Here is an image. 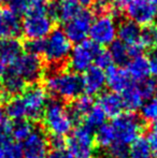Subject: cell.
I'll return each instance as SVG.
<instances>
[{
	"instance_id": "45",
	"label": "cell",
	"mask_w": 157,
	"mask_h": 158,
	"mask_svg": "<svg viewBox=\"0 0 157 158\" xmlns=\"http://www.w3.org/2000/svg\"><path fill=\"white\" fill-rule=\"evenodd\" d=\"M11 0H0V3H4V2H10Z\"/></svg>"
},
{
	"instance_id": "1",
	"label": "cell",
	"mask_w": 157,
	"mask_h": 158,
	"mask_svg": "<svg viewBox=\"0 0 157 158\" xmlns=\"http://www.w3.org/2000/svg\"><path fill=\"white\" fill-rule=\"evenodd\" d=\"M45 90L57 100L73 101L84 92L83 79L79 73L61 68L50 70L44 80Z\"/></svg>"
},
{
	"instance_id": "29",
	"label": "cell",
	"mask_w": 157,
	"mask_h": 158,
	"mask_svg": "<svg viewBox=\"0 0 157 158\" xmlns=\"http://www.w3.org/2000/svg\"><path fill=\"white\" fill-rule=\"evenodd\" d=\"M109 53L111 55L112 61L115 64H118V66L122 64H126L128 63V60L130 59V55L128 52L127 45L121 42L119 40L114 41L112 44H110Z\"/></svg>"
},
{
	"instance_id": "11",
	"label": "cell",
	"mask_w": 157,
	"mask_h": 158,
	"mask_svg": "<svg viewBox=\"0 0 157 158\" xmlns=\"http://www.w3.org/2000/svg\"><path fill=\"white\" fill-rule=\"evenodd\" d=\"M94 21V14L88 10H83L76 17L65 24L64 32L71 43H81L85 41L89 35L92 23Z\"/></svg>"
},
{
	"instance_id": "23",
	"label": "cell",
	"mask_w": 157,
	"mask_h": 158,
	"mask_svg": "<svg viewBox=\"0 0 157 158\" xmlns=\"http://www.w3.org/2000/svg\"><path fill=\"white\" fill-rule=\"evenodd\" d=\"M121 96L122 99H123L124 108L128 112L134 113V111L140 110L141 106L145 101V98L141 94L137 84H132L129 88H127L125 92L122 93Z\"/></svg>"
},
{
	"instance_id": "40",
	"label": "cell",
	"mask_w": 157,
	"mask_h": 158,
	"mask_svg": "<svg viewBox=\"0 0 157 158\" xmlns=\"http://www.w3.org/2000/svg\"><path fill=\"white\" fill-rule=\"evenodd\" d=\"M10 99V96L4 89V85H3V81L0 77V103H6Z\"/></svg>"
},
{
	"instance_id": "41",
	"label": "cell",
	"mask_w": 157,
	"mask_h": 158,
	"mask_svg": "<svg viewBox=\"0 0 157 158\" xmlns=\"http://www.w3.org/2000/svg\"><path fill=\"white\" fill-rule=\"evenodd\" d=\"M130 1H131V0H113V3H114V6H115V8L122 9V8H126V6H127Z\"/></svg>"
},
{
	"instance_id": "32",
	"label": "cell",
	"mask_w": 157,
	"mask_h": 158,
	"mask_svg": "<svg viewBox=\"0 0 157 158\" xmlns=\"http://www.w3.org/2000/svg\"><path fill=\"white\" fill-rule=\"evenodd\" d=\"M140 116L143 122L154 123L157 121V97L147 99L140 108Z\"/></svg>"
},
{
	"instance_id": "34",
	"label": "cell",
	"mask_w": 157,
	"mask_h": 158,
	"mask_svg": "<svg viewBox=\"0 0 157 158\" xmlns=\"http://www.w3.org/2000/svg\"><path fill=\"white\" fill-rule=\"evenodd\" d=\"M94 63H95V66L99 67L100 69L105 70V69H108L109 67H111L113 61H112L111 55H110L109 51L100 48V50H99L98 53L96 54Z\"/></svg>"
},
{
	"instance_id": "27",
	"label": "cell",
	"mask_w": 157,
	"mask_h": 158,
	"mask_svg": "<svg viewBox=\"0 0 157 158\" xmlns=\"http://www.w3.org/2000/svg\"><path fill=\"white\" fill-rule=\"evenodd\" d=\"M127 158H155L147 138L139 137L130 144Z\"/></svg>"
},
{
	"instance_id": "33",
	"label": "cell",
	"mask_w": 157,
	"mask_h": 158,
	"mask_svg": "<svg viewBox=\"0 0 157 158\" xmlns=\"http://www.w3.org/2000/svg\"><path fill=\"white\" fill-rule=\"evenodd\" d=\"M137 86L140 89L141 94L143 95V97L147 99H150L152 98L154 95L156 94V89H157V81H155L154 79H147L143 80V81L140 82H136Z\"/></svg>"
},
{
	"instance_id": "46",
	"label": "cell",
	"mask_w": 157,
	"mask_h": 158,
	"mask_svg": "<svg viewBox=\"0 0 157 158\" xmlns=\"http://www.w3.org/2000/svg\"><path fill=\"white\" fill-rule=\"evenodd\" d=\"M151 1H152V2H153V3H154V4H155V6H157V0H151Z\"/></svg>"
},
{
	"instance_id": "18",
	"label": "cell",
	"mask_w": 157,
	"mask_h": 158,
	"mask_svg": "<svg viewBox=\"0 0 157 158\" xmlns=\"http://www.w3.org/2000/svg\"><path fill=\"white\" fill-rule=\"evenodd\" d=\"M81 6L73 0H60L57 4H50L48 14L53 19L68 23L81 12Z\"/></svg>"
},
{
	"instance_id": "28",
	"label": "cell",
	"mask_w": 157,
	"mask_h": 158,
	"mask_svg": "<svg viewBox=\"0 0 157 158\" xmlns=\"http://www.w3.org/2000/svg\"><path fill=\"white\" fill-rule=\"evenodd\" d=\"M105 119H107L105 113L103 112L102 109L98 104H96L90 109V111L87 113L85 118L83 119V125H85L89 129H92L93 131H95L97 128L105 124Z\"/></svg>"
},
{
	"instance_id": "26",
	"label": "cell",
	"mask_w": 157,
	"mask_h": 158,
	"mask_svg": "<svg viewBox=\"0 0 157 158\" xmlns=\"http://www.w3.org/2000/svg\"><path fill=\"white\" fill-rule=\"evenodd\" d=\"M95 143L101 148H109L115 142V135L111 124H103L94 131Z\"/></svg>"
},
{
	"instance_id": "5",
	"label": "cell",
	"mask_w": 157,
	"mask_h": 158,
	"mask_svg": "<svg viewBox=\"0 0 157 158\" xmlns=\"http://www.w3.org/2000/svg\"><path fill=\"white\" fill-rule=\"evenodd\" d=\"M66 146L74 158H94L96 153L94 131L82 124L68 135Z\"/></svg>"
},
{
	"instance_id": "7",
	"label": "cell",
	"mask_w": 157,
	"mask_h": 158,
	"mask_svg": "<svg viewBox=\"0 0 157 158\" xmlns=\"http://www.w3.org/2000/svg\"><path fill=\"white\" fill-rule=\"evenodd\" d=\"M118 35V25L115 17L111 13L99 14L94 19L90 26L89 37L99 46L110 45Z\"/></svg>"
},
{
	"instance_id": "42",
	"label": "cell",
	"mask_w": 157,
	"mask_h": 158,
	"mask_svg": "<svg viewBox=\"0 0 157 158\" xmlns=\"http://www.w3.org/2000/svg\"><path fill=\"white\" fill-rule=\"evenodd\" d=\"M73 1L76 2L80 6H88L93 3L94 0H73Z\"/></svg>"
},
{
	"instance_id": "15",
	"label": "cell",
	"mask_w": 157,
	"mask_h": 158,
	"mask_svg": "<svg viewBox=\"0 0 157 158\" xmlns=\"http://www.w3.org/2000/svg\"><path fill=\"white\" fill-rule=\"evenodd\" d=\"M22 33L19 15L10 8H0V39H17Z\"/></svg>"
},
{
	"instance_id": "39",
	"label": "cell",
	"mask_w": 157,
	"mask_h": 158,
	"mask_svg": "<svg viewBox=\"0 0 157 158\" xmlns=\"http://www.w3.org/2000/svg\"><path fill=\"white\" fill-rule=\"evenodd\" d=\"M48 158H74L72 154L69 152L67 148H52L48 153Z\"/></svg>"
},
{
	"instance_id": "10",
	"label": "cell",
	"mask_w": 157,
	"mask_h": 158,
	"mask_svg": "<svg viewBox=\"0 0 157 158\" xmlns=\"http://www.w3.org/2000/svg\"><path fill=\"white\" fill-rule=\"evenodd\" d=\"M11 69L14 70L27 84H37V82L43 77L44 66L42 59L38 55L22 54L21 57L11 66Z\"/></svg>"
},
{
	"instance_id": "38",
	"label": "cell",
	"mask_w": 157,
	"mask_h": 158,
	"mask_svg": "<svg viewBox=\"0 0 157 158\" xmlns=\"http://www.w3.org/2000/svg\"><path fill=\"white\" fill-rule=\"evenodd\" d=\"M28 6H29V0H11L9 8L17 15H19L27 13Z\"/></svg>"
},
{
	"instance_id": "24",
	"label": "cell",
	"mask_w": 157,
	"mask_h": 158,
	"mask_svg": "<svg viewBox=\"0 0 157 158\" xmlns=\"http://www.w3.org/2000/svg\"><path fill=\"white\" fill-rule=\"evenodd\" d=\"M3 85L4 89L9 96H19L27 87V83L12 69L6 70L3 74Z\"/></svg>"
},
{
	"instance_id": "31",
	"label": "cell",
	"mask_w": 157,
	"mask_h": 158,
	"mask_svg": "<svg viewBox=\"0 0 157 158\" xmlns=\"http://www.w3.org/2000/svg\"><path fill=\"white\" fill-rule=\"evenodd\" d=\"M0 158H23L22 145L12 139L2 141L0 143Z\"/></svg>"
},
{
	"instance_id": "22",
	"label": "cell",
	"mask_w": 157,
	"mask_h": 158,
	"mask_svg": "<svg viewBox=\"0 0 157 158\" xmlns=\"http://www.w3.org/2000/svg\"><path fill=\"white\" fill-rule=\"evenodd\" d=\"M23 45L17 39H6L0 43V59L12 66L21 57Z\"/></svg>"
},
{
	"instance_id": "6",
	"label": "cell",
	"mask_w": 157,
	"mask_h": 158,
	"mask_svg": "<svg viewBox=\"0 0 157 158\" xmlns=\"http://www.w3.org/2000/svg\"><path fill=\"white\" fill-rule=\"evenodd\" d=\"M19 101L23 106L25 118L28 121H38L42 118V115L48 104V92L45 88L38 84H31L25 88L21 95H19Z\"/></svg>"
},
{
	"instance_id": "35",
	"label": "cell",
	"mask_w": 157,
	"mask_h": 158,
	"mask_svg": "<svg viewBox=\"0 0 157 158\" xmlns=\"http://www.w3.org/2000/svg\"><path fill=\"white\" fill-rule=\"evenodd\" d=\"M107 151L111 158H127L129 146L115 141L109 148H107Z\"/></svg>"
},
{
	"instance_id": "17",
	"label": "cell",
	"mask_w": 157,
	"mask_h": 158,
	"mask_svg": "<svg viewBox=\"0 0 157 158\" xmlns=\"http://www.w3.org/2000/svg\"><path fill=\"white\" fill-rule=\"evenodd\" d=\"M105 80H107V85L110 87L111 92L118 93V94L124 93L134 84V81L128 74L126 69L113 66V64L107 69Z\"/></svg>"
},
{
	"instance_id": "13",
	"label": "cell",
	"mask_w": 157,
	"mask_h": 158,
	"mask_svg": "<svg viewBox=\"0 0 157 158\" xmlns=\"http://www.w3.org/2000/svg\"><path fill=\"white\" fill-rule=\"evenodd\" d=\"M23 158H48L50 153V142L41 129H35L23 142Z\"/></svg>"
},
{
	"instance_id": "14",
	"label": "cell",
	"mask_w": 157,
	"mask_h": 158,
	"mask_svg": "<svg viewBox=\"0 0 157 158\" xmlns=\"http://www.w3.org/2000/svg\"><path fill=\"white\" fill-rule=\"evenodd\" d=\"M118 40L127 45L130 58L142 54V46L140 43L141 29L140 26L131 21H124L118 26Z\"/></svg>"
},
{
	"instance_id": "25",
	"label": "cell",
	"mask_w": 157,
	"mask_h": 158,
	"mask_svg": "<svg viewBox=\"0 0 157 158\" xmlns=\"http://www.w3.org/2000/svg\"><path fill=\"white\" fill-rule=\"evenodd\" d=\"M34 130L35 127L31 121H28V119L16 121L11 125L10 138L17 143L24 142L31 135Z\"/></svg>"
},
{
	"instance_id": "3",
	"label": "cell",
	"mask_w": 157,
	"mask_h": 158,
	"mask_svg": "<svg viewBox=\"0 0 157 158\" xmlns=\"http://www.w3.org/2000/svg\"><path fill=\"white\" fill-rule=\"evenodd\" d=\"M72 51V43L64 30L54 29L48 35L44 44L43 56L51 67L60 68L69 59Z\"/></svg>"
},
{
	"instance_id": "9",
	"label": "cell",
	"mask_w": 157,
	"mask_h": 158,
	"mask_svg": "<svg viewBox=\"0 0 157 158\" xmlns=\"http://www.w3.org/2000/svg\"><path fill=\"white\" fill-rule=\"evenodd\" d=\"M100 48L101 46L97 45L92 40L90 41L85 40L76 44L72 48L68 59V64L71 71L76 73H84L87 69H89L93 66L96 54L100 50Z\"/></svg>"
},
{
	"instance_id": "16",
	"label": "cell",
	"mask_w": 157,
	"mask_h": 158,
	"mask_svg": "<svg viewBox=\"0 0 157 158\" xmlns=\"http://www.w3.org/2000/svg\"><path fill=\"white\" fill-rule=\"evenodd\" d=\"M83 87L84 92L88 96H94L100 94L107 85L105 72L97 66H92L84 72Z\"/></svg>"
},
{
	"instance_id": "30",
	"label": "cell",
	"mask_w": 157,
	"mask_h": 158,
	"mask_svg": "<svg viewBox=\"0 0 157 158\" xmlns=\"http://www.w3.org/2000/svg\"><path fill=\"white\" fill-rule=\"evenodd\" d=\"M140 43L143 48L151 51L157 50V25L151 24L144 26V28L141 30Z\"/></svg>"
},
{
	"instance_id": "4",
	"label": "cell",
	"mask_w": 157,
	"mask_h": 158,
	"mask_svg": "<svg viewBox=\"0 0 157 158\" xmlns=\"http://www.w3.org/2000/svg\"><path fill=\"white\" fill-rule=\"evenodd\" d=\"M111 126L114 130L115 141L127 146L141 137L143 130L142 119L132 112H123L114 117Z\"/></svg>"
},
{
	"instance_id": "8",
	"label": "cell",
	"mask_w": 157,
	"mask_h": 158,
	"mask_svg": "<svg viewBox=\"0 0 157 158\" xmlns=\"http://www.w3.org/2000/svg\"><path fill=\"white\" fill-rule=\"evenodd\" d=\"M54 30V19L48 13H27L22 22V33L28 40L45 39Z\"/></svg>"
},
{
	"instance_id": "12",
	"label": "cell",
	"mask_w": 157,
	"mask_h": 158,
	"mask_svg": "<svg viewBox=\"0 0 157 158\" xmlns=\"http://www.w3.org/2000/svg\"><path fill=\"white\" fill-rule=\"evenodd\" d=\"M125 9L129 21L139 26L151 25L157 19V6L151 0H131Z\"/></svg>"
},
{
	"instance_id": "21",
	"label": "cell",
	"mask_w": 157,
	"mask_h": 158,
	"mask_svg": "<svg viewBox=\"0 0 157 158\" xmlns=\"http://www.w3.org/2000/svg\"><path fill=\"white\" fill-rule=\"evenodd\" d=\"M94 100L92 96L88 95H81L76 99L71 101L68 112L71 116L73 123H83V119L90 111V109L94 106Z\"/></svg>"
},
{
	"instance_id": "43",
	"label": "cell",
	"mask_w": 157,
	"mask_h": 158,
	"mask_svg": "<svg viewBox=\"0 0 157 158\" xmlns=\"http://www.w3.org/2000/svg\"><path fill=\"white\" fill-rule=\"evenodd\" d=\"M8 139H11V138L9 137L8 135H6V133H3V132L0 131V143H1L2 141H4V140H8Z\"/></svg>"
},
{
	"instance_id": "2",
	"label": "cell",
	"mask_w": 157,
	"mask_h": 158,
	"mask_svg": "<svg viewBox=\"0 0 157 158\" xmlns=\"http://www.w3.org/2000/svg\"><path fill=\"white\" fill-rule=\"evenodd\" d=\"M44 129L51 137L65 138L72 131L74 123L70 116L68 109L60 100L48 101L42 115Z\"/></svg>"
},
{
	"instance_id": "20",
	"label": "cell",
	"mask_w": 157,
	"mask_h": 158,
	"mask_svg": "<svg viewBox=\"0 0 157 158\" xmlns=\"http://www.w3.org/2000/svg\"><path fill=\"white\" fill-rule=\"evenodd\" d=\"M126 70L134 82H140L147 79L150 74V61L147 56L139 54L134 56L126 64Z\"/></svg>"
},
{
	"instance_id": "19",
	"label": "cell",
	"mask_w": 157,
	"mask_h": 158,
	"mask_svg": "<svg viewBox=\"0 0 157 158\" xmlns=\"http://www.w3.org/2000/svg\"><path fill=\"white\" fill-rule=\"evenodd\" d=\"M98 106L102 109L105 115L111 118L118 116L125 110L121 94L114 92H107L101 94L98 100Z\"/></svg>"
},
{
	"instance_id": "36",
	"label": "cell",
	"mask_w": 157,
	"mask_h": 158,
	"mask_svg": "<svg viewBox=\"0 0 157 158\" xmlns=\"http://www.w3.org/2000/svg\"><path fill=\"white\" fill-rule=\"evenodd\" d=\"M44 44H45V39H38V40H28L26 42L25 48L26 53L34 55H42L44 51Z\"/></svg>"
},
{
	"instance_id": "37",
	"label": "cell",
	"mask_w": 157,
	"mask_h": 158,
	"mask_svg": "<svg viewBox=\"0 0 157 158\" xmlns=\"http://www.w3.org/2000/svg\"><path fill=\"white\" fill-rule=\"evenodd\" d=\"M147 142L152 148V152L154 154V157L157 158V121L152 123L151 127L147 131Z\"/></svg>"
},
{
	"instance_id": "44",
	"label": "cell",
	"mask_w": 157,
	"mask_h": 158,
	"mask_svg": "<svg viewBox=\"0 0 157 158\" xmlns=\"http://www.w3.org/2000/svg\"><path fill=\"white\" fill-rule=\"evenodd\" d=\"M97 2H98V3H102V4H105V3H107L108 1H109V0H96Z\"/></svg>"
}]
</instances>
